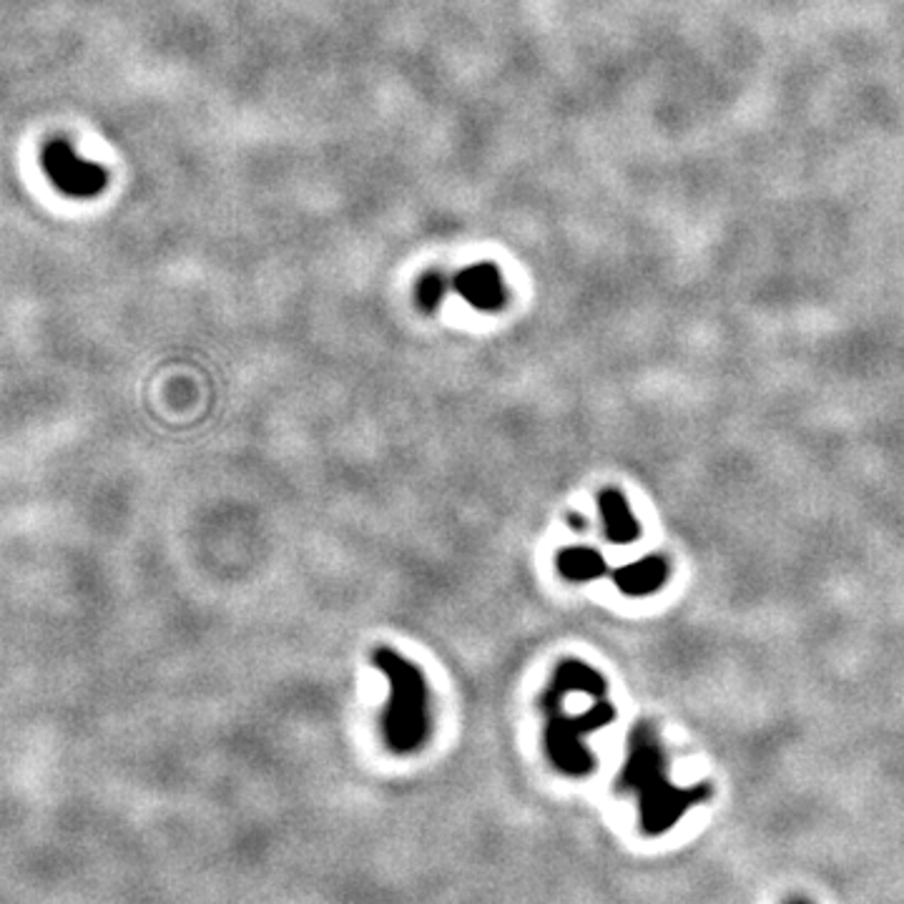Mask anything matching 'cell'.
I'll list each match as a JSON object with an SVG mask.
<instances>
[{
	"mask_svg": "<svg viewBox=\"0 0 904 904\" xmlns=\"http://www.w3.org/2000/svg\"><path fill=\"white\" fill-rule=\"evenodd\" d=\"M621 786L638 794L640 829L646 834H663L684 817L688 807L706 796V789H676L663 777L661 756L651 742H636L621 774Z\"/></svg>",
	"mask_w": 904,
	"mask_h": 904,
	"instance_id": "obj_2",
	"label": "cell"
},
{
	"mask_svg": "<svg viewBox=\"0 0 904 904\" xmlns=\"http://www.w3.org/2000/svg\"><path fill=\"white\" fill-rule=\"evenodd\" d=\"M598 508H601V517L606 525V536L611 542H628L636 538L638 525L633 521V515L626 505V498L615 490H606L601 500H598Z\"/></svg>",
	"mask_w": 904,
	"mask_h": 904,
	"instance_id": "obj_7",
	"label": "cell"
},
{
	"mask_svg": "<svg viewBox=\"0 0 904 904\" xmlns=\"http://www.w3.org/2000/svg\"><path fill=\"white\" fill-rule=\"evenodd\" d=\"M44 169L56 186L69 196H96L109 184V174L71 149L69 142L56 138L44 149Z\"/></svg>",
	"mask_w": 904,
	"mask_h": 904,
	"instance_id": "obj_4",
	"label": "cell"
},
{
	"mask_svg": "<svg viewBox=\"0 0 904 904\" xmlns=\"http://www.w3.org/2000/svg\"><path fill=\"white\" fill-rule=\"evenodd\" d=\"M663 575H665V565L661 561H656V558H648V561L626 565V569L615 573V583H619V588L623 590V594L644 596L661 586Z\"/></svg>",
	"mask_w": 904,
	"mask_h": 904,
	"instance_id": "obj_8",
	"label": "cell"
},
{
	"mask_svg": "<svg viewBox=\"0 0 904 904\" xmlns=\"http://www.w3.org/2000/svg\"><path fill=\"white\" fill-rule=\"evenodd\" d=\"M450 290V279L440 271H427L420 277V282L415 286V302L423 311H435L442 307L445 302V294Z\"/></svg>",
	"mask_w": 904,
	"mask_h": 904,
	"instance_id": "obj_10",
	"label": "cell"
},
{
	"mask_svg": "<svg viewBox=\"0 0 904 904\" xmlns=\"http://www.w3.org/2000/svg\"><path fill=\"white\" fill-rule=\"evenodd\" d=\"M606 684L601 679H598L596 671H590L588 665H583L578 661H565L555 669V676H553V684H550L546 698H542V706H546V711H555L558 704L563 701L565 694L571 692H583V694H603Z\"/></svg>",
	"mask_w": 904,
	"mask_h": 904,
	"instance_id": "obj_6",
	"label": "cell"
},
{
	"mask_svg": "<svg viewBox=\"0 0 904 904\" xmlns=\"http://www.w3.org/2000/svg\"><path fill=\"white\" fill-rule=\"evenodd\" d=\"M372 665L390 681V701L382 717L384 744L400 756L420 752L432 729L425 673L390 648H377Z\"/></svg>",
	"mask_w": 904,
	"mask_h": 904,
	"instance_id": "obj_1",
	"label": "cell"
},
{
	"mask_svg": "<svg viewBox=\"0 0 904 904\" xmlns=\"http://www.w3.org/2000/svg\"><path fill=\"white\" fill-rule=\"evenodd\" d=\"M613 719V709L608 704H596L594 709L581 713V717H563V713H550L546 726V754L550 763L558 771L569 777H586L594 771V756L586 749L583 738L590 731L603 729Z\"/></svg>",
	"mask_w": 904,
	"mask_h": 904,
	"instance_id": "obj_3",
	"label": "cell"
},
{
	"mask_svg": "<svg viewBox=\"0 0 904 904\" xmlns=\"http://www.w3.org/2000/svg\"><path fill=\"white\" fill-rule=\"evenodd\" d=\"M452 290L473 309L480 311H498L508 302L505 279L496 265H473L457 271L455 279H452Z\"/></svg>",
	"mask_w": 904,
	"mask_h": 904,
	"instance_id": "obj_5",
	"label": "cell"
},
{
	"mask_svg": "<svg viewBox=\"0 0 904 904\" xmlns=\"http://www.w3.org/2000/svg\"><path fill=\"white\" fill-rule=\"evenodd\" d=\"M558 571L569 581H594L606 573V561L590 548H565L558 553Z\"/></svg>",
	"mask_w": 904,
	"mask_h": 904,
	"instance_id": "obj_9",
	"label": "cell"
},
{
	"mask_svg": "<svg viewBox=\"0 0 904 904\" xmlns=\"http://www.w3.org/2000/svg\"><path fill=\"white\" fill-rule=\"evenodd\" d=\"M786 904H811V902L804 900V897H792V900H786Z\"/></svg>",
	"mask_w": 904,
	"mask_h": 904,
	"instance_id": "obj_11",
	"label": "cell"
}]
</instances>
